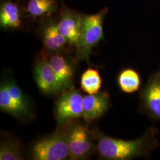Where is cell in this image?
Returning a JSON list of instances; mask_svg holds the SVG:
<instances>
[{"label": "cell", "instance_id": "2", "mask_svg": "<svg viewBox=\"0 0 160 160\" xmlns=\"http://www.w3.org/2000/svg\"><path fill=\"white\" fill-rule=\"evenodd\" d=\"M108 12L104 8L94 14H83L82 27L80 42L76 49V59L90 64V57L92 49L104 39L103 23Z\"/></svg>", "mask_w": 160, "mask_h": 160}, {"label": "cell", "instance_id": "12", "mask_svg": "<svg viewBox=\"0 0 160 160\" xmlns=\"http://www.w3.org/2000/svg\"><path fill=\"white\" fill-rule=\"evenodd\" d=\"M26 16L24 7L12 0H4L0 6V26L3 29L19 28Z\"/></svg>", "mask_w": 160, "mask_h": 160}, {"label": "cell", "instance_id": "16", "mask_svg": "<svg viewBox=\"0 0 160 160\" xmlns=\"http://www.w3.org/2000/svg\"><path fill=\"white\" fill-rule=\"evenodd\" d=\"M80 84L84 92L88 94H92L100 92L102 81L97 70L88 68L82 75Z\"/></svg>", "mask_w": 160, "mask_h": 160}, {"label": "cell", "instance_id": "10", "mask_svg": "<svg viewBox=\"0 0 160 160\" xmlns=\"http://www.w3.org/2000/svg\"><path fill=\"white\" fill-rule=\"evenodd\" d=\"M34 79L41 92L45 94H57V80L46 53L41 52L34 68Z\"/></svg>", "mask_w": 160, "mask_h": 160}, {"label": "cell", "instance_id": "17", "mask_svg": "<svg viewBox=\"0 0 160 160\" xmlns=\"http://www.w3.org/2000/svg\"><path fill=\"white\" fill-rule=\"evenodd\" d=\"M6 85L12 100L22 110L26 116L30 112V104L27 97L14 80H7Z\"/></svg>", "mask_w": 160, "mask_h": 160}, {"label": "cell", "instance_id": "3", "mask_svg": "<svg viewBox=\"0 0 160 160\" xmlns=\"http://www.w3.org/2000/svg\"><path fill=\"white\" fill-rule=\"evenodd\" d=\"M35 160H63L69 159V149L67 128L38 141L32 148Z\"/></svg>", "mask_w": 160, "mask_h": 160}, {"label": "cell", "instance_id": "4", "mask_svg": "<svg viewBox=\"0 0 160 160\" xmlns=\"http://www.w3.org/2000/svg\"><path fill=\"white\" fill-rule=\"evenodd\" d=\"M139 111L154 122L160 123V69L149 75L139 94Z\"/></svg>", "mask_w": 160, "mask_h": 160}, {"label": "cell", "instance_id": "1", "mask_svg": "<svg viewBox=\"0 0 160 160\" xmlns=\"http://www.w3.org/2000/svg\"><path fill=\"white\" fill-rule=\"evenodd\" d=\"M95 136L96 148L103 160L148 159L160 145L159 131L154 126L149 127L141 136L132 140L110 137L102 132Z\"/></svg>", "mask_w": 160, "mask_h": 160}, {"label": "cell", "instance_id": "14", "mask_svg": "<svg viewBox=\"0 0 160 160\" xmlns=\"http://www.w3.org/2000/svg\"><path fill=\"white\" fill-rule=\"evenodd\" d=\"M117 82L122 92L131 94L139 90L141 78L135 69L128 68L120 72L118 75Z\"/></svg>", "mask_w": 160, "mask_h": 160}, {"label": "cell", "instance_id": "8", "mask_svg": "<svg viewBox=\"0 0 160 160\" xmlns=\"http://www.w3.org/2000/svg\"><path fill=\"white\" fill-rule=\"evenodd\" d=\"M57 80V94L71 88L75 74L74 65L65 52L46 53Z\"/></svg>", "mask_w": 160, "mask_h": 160}, {"label": "cell", "instance_id": "13", "mask_svg": "<svg viewBox=\"0 0 160 160\" xmlns=\"http://www.w3.org/2000/svg\"><path fill=\"white\" fill-rule=\"evenodd\" d=\"M60 9L58 0H28L24 7L27 16L39 22L53 17Z\"/></svg>", "mask_w": 160, "mask_h": 160}, {"label": "cell", "instance_id": "6", "mask_svg": "<svg viewBox=\"0 0 160 160\" xmlns=\"http://www.w3.org/2000/svg\"><path fill=\"white\" fill-rule=\"evenodd\" d=\"M83 101L84 97L77 90L69 88L62 92L55 106L58 126L60 128L70 120L83 118Z\"/></svg>", "mask_w": 160, "mask_h": 160}, {"label": "cell", "instance_id": "19", "mask_svg": "<svg viewBox=\"0 0 160 160\" xmlns=\"http://www.w3.org/2000/svg\"><path fill=\"white\" fill-rule=\"evenodd\" d=\"M159 68L160 69V67H159Z\"/></svg>", "mask_w": 160, "mask_h": 160}, {"label": "cell", "instance_id": "5", "mask_svg": "<svg viewBox=\"0 0 160 160\" xmlns=\"http://www.w3.org/2000/svg\"><path fill=\"white\" fill-rule=\"evenodd\" d=\"M69 149V159L84 160L87 158L96 148L94 137L86 126L74 123L67 128Z\"/></svg>", "mask_w": 160, "mask_h": 160}, {"label": "cell", "instance_id": "18", "mask_svg": "<svg viewBox=\"0 0 160 160\" xmlns=\"http://www.w3.org/2000/svg\"><path fill=\"white\" fill-rule=\"evenodd\" d=\"M23 156L20 147L16 143L3 142L0 146V160H23Z\"/></svg>", "mask_w": 160, "mask_h": 160}, {"label": "cell", "instance_id": "7", "mask_svg": "<svg viewBox=\"0 0 160 160\" xmlns=\"http://www.w3.org/2000/svg\"><path fill=\"white\" fill-rule=\"evenodd\" d=\"M83 14L65 6L58 13L57 24L61 34L70 46L77 48L80 42L82 27Z\"/></svg>", "mask_w": 160, "mask_h": 160}, {"label": "cell", "instance_id": "11", "mask_svg": "<svg viewBox=\"0 0 160 160\" xmlns=\"http://www.w3.org/2000/svg\"><path fill=\"white\" fill-rule=\"evenodd\" d=\"M110 106V97L106 91L98 92L84 97L83 119L87 122H91L105 114Z\"/></svg>", "mask_w": 160, "mask_h": 160}, {"label": "cell", "instance_id": "9", "mask_svg": "<svg viewBox=\"0 0 160 160\" xmlns=\"http://www.w3.org/2000/svg\"><path fill=\"white\" fill-rule=\"evenodd\" d=\"M41 39L46 53L65 52L68 44L58 29L57 19L50 17L40 21Z\"/></svg>", "mask_w": 160, "mask_h": 160}, {"label": "cell", "instance_id": "15", "mask_svg": "<svg viewBox=\"0 0 160 160\" xmlns=\"http://www.w3.org/2000/svg\"><path fill=\"white\" fill-rule=\"evenodd\" d=\"M0 109L16 118L26 116L22 110L12 100L5 81L2 82L0 86Z\"/></svg>", "mask_w": 160, "mask_h": 160}]
</instances>
